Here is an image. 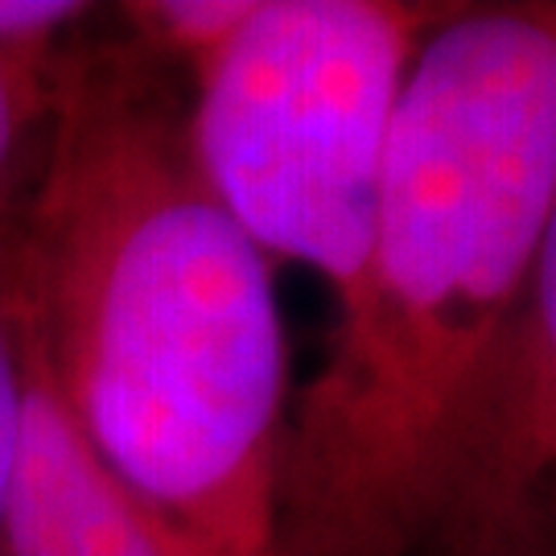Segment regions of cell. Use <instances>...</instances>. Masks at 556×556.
Wrapping results in <instances>:
<instances>
[{"label":"cell","instance_id":"8","mask_svg":"<svg viewBox=\"0 0 556 556\" xmlns=\"http://www.w3.org/2000/svg\"><path fill=\"white\" fill-rule=\"evenodd\" d=\"M25 396H29V358H25V338L13 309V268H0V519H4V498L17 466Z\"/></svg>","mask_w":556,"mask_h":556},{"label":"cell","instance_id":"6","mask_svg":"<svg viewBox=\"0 0 556 556\" xmlns=\"http://www.w3.org/2000/svg\"><path fill=\"white\" fill-rule=\"evenodd\" d=\"M59 54L54 59L0 54V268H13L21 206L29 199V181L38 169Z\"/></svg>","mask_w":556,"mask_h":556},{"label":"cell","instance_id":"4","mask_svg":"<svg viewBox=\"0 0 556 556\" xmlns=\"http://www.w3.org/2000/svg\"><path fill=\"white\" fill-rule=\"evenodd\" d=\"M556 470V194L433 556H511Z\"/></svg>","mask_w":556,"mask_h":556},{"label":"cell","instance_id":"2","mask_svg":"<svg viewBox=\"0 0 556 556\" xmlns=\"http://www.w3.org/2000/svg\"><path fill=\"white\" fill-rule=\"evenodd\" d=\"M556 194V0L420 41L358 277L285 420L280 556H425Z\"/></svg>","mask_w":556,"mask_h":556},{"label":"cell","instance_id":"1","mask_svg":"<svg viewBox=\"0 0 556 556\" xmlns=\"http://www.w3.org/2000/svg\"><path fill=\"white\" fill-rule=\"evenodd\" d=\"M46 383L132 491L239 553H277L289 346L273 260L202 178L174 66L71 38L13 243Z\"/></svg>","mask_w":556,"mask_h":556},{"label":"cell","instance_id":"3","mask_svg":"<svg viewBox=\"0 0 556 556\" xmlns=\"http://www.w3.org/2000/svg\"><path fill=\"white\" fill-rule=\"evenodd\" d=\"M445 4L256 0L190 71L186 132L202 178L268 260L334 301L363 268L404 83Z\"/></svg>","mask_w":556,"mask_h":556},{"label":"cell","instance_id":"9","mask_svg":"<svg viewBox=\"0 0 556 556\" xmlns=\"http://www.w3.org/2000/svg\"><path fill=\"white\" fill-rule=\"evenodd\" d=\"M91 4L75 0H0V54L54 59L91 21Z\"/></svg>","mask_w":556,"mask_h":556},{"label":"cell","instance_id":"7","mask_svg":"<svg viewBox=\"0 0 556 556\" xmlns=\"http://www.w3.org/2000/svg\"><path fill=\"white\" fill-rule=\"evenodd\" d=\"M252 9L256 0H137L119 4V21L153 59L190 75L236 38Z\"/></svg>","mask_w":556,"mask_h":556},{"label":"cell","instance_id":"10","mask_svg":"<svg viewBox=\"0 0 556 556\" xmlns=\"http://www.w3.org/2000/svg\"><path fill=\"white\" fill-rule=\"evenodd\" d=\"M553 482H556V470H553Z\"/></svg>","mask_w":556,"mask_h":556},{"label":"cell","instance_id":"5","mask_svg":"<svg viewBox=\"0 0 556 556\" xmlns=\"http://www.w3.org/2000/svg\"><path fill=\"white\" fill-rule=\"evenodd\" d=\"M25 358L29 396L0 556H280L227 548L132 491L75 429L29 346Z\"/></svg>","mask_w":556,"mask_h":556}]
</instances>
